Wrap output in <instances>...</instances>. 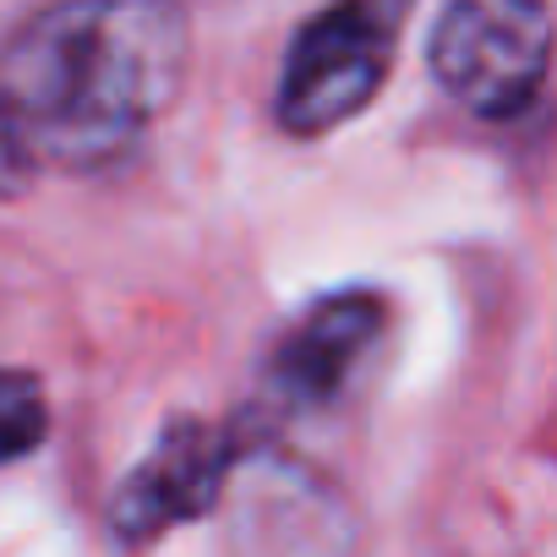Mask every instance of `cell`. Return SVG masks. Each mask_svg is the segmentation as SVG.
<instances>
[{
    "mask_svg": "<svg viewBox=\"0 0 557 557\" xmlns=\"http://www.w3.org/2000/svg\"><path fill=\"white\" fill-rule=\"evenodd\" d=\"M405 17L410 0H334L318 12L296 34L278 77V121L296 137H323L361 115L394 66Z\"/></svg>",
    "mask_w": 557,
    "mask_h": 557,
    "instance_id": "obj_2",
    "label": "cell"
},
{
    "mask_svg": "<svg viewBox=\"0 0 557 557\" xmlns=\"http://www.w3.org/2000/svg\"><path fill=\"white\" fill-rule=\"evenodd\" d=\"M45 426H50V405H45L39 377L0 367V465L34 454L45 443Z\"/></svg>",
    "mask_w": 557,
    "mask_h": 557,
    "instance_id": "obj_6",
    "label": "cell"
},
{
    "mask_svg": "<svg viewBox=\"0 0 557 557\" xmlns=\"http://www.w3.org/2000/svg\"><path fill=\"white\" fill-rule=\"evenodd\" d=\"M235 465L230 432L208 421H175L148 448V459L121 481L115 492V530L126 541H148L170 524H191L213 508L224 492V475Z\"/></svg>",
    "mask_w": 557,
    "mask_h": 557,
    "instance_id": "obj_4",
    "label": "cell"
},
{
    "mask_svg": "<svg viewBox=\"0 0 557 557\" xmlns=\"http://www.w3.org/2000/svg\"><path fill=\"white\" fill-rule=\"evenodd\" d=\"M34 159H28V148L17 143V132L7 126V121H0V197H17L28 181H34Z\"/></svg>",
    "mask_w": 557,
    "mask_h": 557,
    "instance_id": "obj_7",
    "label": "cell"
},
{
    "mask_svg": "<svg viewBox=\"0 0 557 557\" xmlns=\"http://www.w3.org/2000/svg\"><path fill=\"white\" fill-rule=\"evenodd\" d=\"M383 334V301L367 290L350 296H329L318 301L285 339H278L273 361H268V388L285 405H329L345 394L350 372L367 361V350Z\"/></svg>",
    "mask_w": 557,
    "mask_h": 557,
    "instance_id": "obj_5",
    "label": "cell"
},
{
    "mask_svg": "<svg viewBox=\"0 0 557 557\" xmlns=\"http://www.w3.org/2000/svg\"><path fill=\"white\" fill-rule=\"evenodd\" d=\"M426 61L470 115H519L552 61V12L546 0H448Z\"/></svg>",
    "mask_w": 557,
    "mask_h": 557,
    "instance_id": "obj_3",
    "label": "cell"
},
{
    "mask_svg": "<svg viewBox=\"0 0 557 557\" xmlns=\"http://www.w3.org/2000/svg\"><path fill=\"white\" fill-rule=\"evenodd\" d=\"M186 61L181 0H55L0 50V121L34 164L99 170L175 104Z\"/></svg>",
    "mask_w": 557,
    "mask_h": 557,
    "instance_id": "obj_1",
    "label": "cell"
}]
</instances>
